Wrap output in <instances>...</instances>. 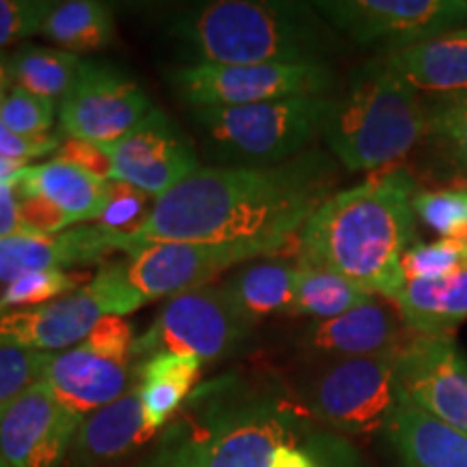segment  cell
<instances>
[{
    "label": "cell",
    "mask_w": 467,
    "mask_h": 467,
    "mask_svg": "<svg viewBox=\"0 0 467 467\" xmlns=\"http://www.w3.org/2000/svg\"><path fill=\"white\" fill-rule=\"evenodd\" d=\"M334 184V161L318 150L279 165L200 167L156 200L121 251L132 255L159 243H258L277 254L296 244Z\"/></svg>",
    "instance_id": "cell-1"
},
{
    "label": "cell",
    "mask_w": 467,
    "mask_h": 467,
    "mask_svg": "<svg viewBox=\"0 0 467 467\" xmlns=\"http://www.w3.org/2000/svg\"><path fill=\"white\" fill-rule=\"evenodd\" d=\"M418 182L402 167L337 191L296 238V260L323 266L370 296L392 301L405 288L402 255L416 243Z\"/></svg>",
    "instance_id": "cell-2"
},
{
    "label": "cell",
    "mask_w": 467,
    "mask_h": 467,
    "mask_svg": "<svg viewBox=\"0 0 467 467\" xmlns=\"http://www.w3.org/2000/svg\"><path fill=\"white\" fill-rule=\"evenodd\" d=\"M182 409L148 467H271L279 443L301 440L295 405L244 379L210 381Z\"/></svg>",
    "instance_id": "cell-3"
},
{
    "label": "cell",
    "mask_w": 467,
    "mask_h": 467,
    "mask_svg": "<svg viewBox=\"0 0 467 467\" xmlns=\"http://www.w3.org/2000/svg\"><path fill=\"white\" fill-rule=\"evenodd\" d=\"M312 5L214 0L186 9L169 26L191 66L320 63L329 50Z\"/></svg>",
    "instance_id": "cell-4"
},
{
    "label": "cell",
    "mask_w": 467,
    "mask_h": 467,
    "mask_svg": "<svg viewBox=\"0 0 467 467\" xmlns=\"http://www.w3.org/2000/svg\"><path fill=\"white\" fill-rule=\"evenodd\" d=\"M429 132V100L381 57L350 74L329 98L323 139L347 171H385L407 159Z\"/></svg>",
    "instance_id": "cell-5"
},
{
    "label": "cell",
    "mask_w": 467,
    "mask_h": 467,
    "mask_svg": "<svg viewBox=\"0 0 467 467\" xmlns=\"http://www.w3.org/2000/svg\"><path fill=\"white\" fill-rule=\"evenodd\" d=\"M258 243H159L110 262L87 284L109 317H128L148 301L200 288L227 268L273 255Z\"/></svg>",
    "instance_id": "cell-6"
},
{
    "label": "cell",
    "mask_w": 467,
    "mask_h": 467,
    "mask_svg": "<svg viewBox=\"0 0 467 467\" xmlns=\"http://www.w3.org/2000/svg\"><path fill=\"white\" fill-rule=\"evenodd\" d=\"M329 96L284 98L244 107L192 109L203 143L234 167H266L306 154L323 132Z\"/></svg>",
    "instance_id": "cell-7"
},
{
    "label": "cell",
    "mask_w": 467,
    "mask_h": 467,
    "mask_svg": "<svg viewBox=\"0 0 467 467\" xmlns=\"http://www.w3.org/2000/svg\"><path fill=\"white\" fill-rule=\"evenodd\" d=\"M399 353L320 364L306 389L312 416L336 435H385L405 402Z\"/></svg>",
    "instance_id": "cell-8"
},
{
    "label": "cell",
    "mask_w": 467,
    "mask_h": 467,
    "mask_svg": "<svg viewBox=\"0 0 467 467\" xmlns=\"http://www.w3.org/2000/svg\"><path fill=\"white\" fill-rule=\"evenodd\" d=\"M254 336V323L238 309L223 285H200L167 299L143 336L134 340V358L180 353L206 361L236 355Z\"/></svg>",
    "instance_id": "cell-9"
},
{
    "label": "cell",
    "mask_w": 467,
    "mask_h": 467,
    "mask_svg": "<svg viewBox=\"0 0 467 467\" xmlns=\"http://www.w3.org/2000/svg\"><path fill=\"white\" fill-rule=\"evenodd\" d=\"M175 96L191 109L244 107L284 98L327 96L336 78L325 63L182 66L167 74Z\"/></svg>",
    "instance_id": "cell-10"
},
{
    "label": "cell",
    "mask_w": 467,
    "mask_h": 467,
    "mask_svg": "<svg viewBox=\"0 0 467 467\" xmlns=\"http://www.w3.org/2000/svg\"><path fill=\"white\" fill-rule=\"evenodd\" d=\"M314 9L358 46L383 55L463 28L465 0H325Z\"/></svg>",
    "instance_id": "cell-11"
},
{
    "label": "cell",
    "mask_w": 467,
    "mask_h": 467,
    "mask_svg": "<svg viewBox=\"0 0 467 467\" xmlns=\"http://www.w3.org/2000/svg\"><path fill=\"white\" fill-rule=\"evenodd\" d=\"M151 109L148 93L119 69L83 61L78 78L58 107V121L67 137L110 145L130 132Z\"/></svg>",
    "instance_id": "cell-12"
},
{
    "label": "cell",
    "mask_w": 467,
    "mask_h": 467,
    "mask_svg": "<svg viewBox=\"0 0 467 467\" xmlns=\"http://www.w3.org/2000/svg\"><path fill=\"white\" fill-rule=\"evenodd\" d=\"M102 148L113 165V180L137 186L154 200L200 169L195 145L165 110L156 107L119 141Z\"/></svg>",
    "instance_id": "cell-13"
},
{
    "label": "cell",
    "mask_w": 467,
    "mask_h": 467,
    "mask_svg": "<svg viewBox=\"0 0 467 467\" xmlns=\"http://www.w3.org/2000/svg\"><path fill=\"white\" fill-rule=\"evenodd\" d=\"M80 424L39 379L0 411V461L9 467H61Z\"/></svg>",
    "instance_id": "cell-14"
},
{
    "label": "cell",
    "mask_w": 467,
    "mask_h": 467,
    "mask_svg": "<svg viewBox=\"0 0 467 467\" xmlns=\"http://www.w3.org/2000/svg\"><path fill=\"white\" fill-rule=\"evenodd\" d=\"M399 379L411 405L467 433V358L452 337L413 334L399 353Z\"/></svg>",
    "instance_id": "cell-15"
},
{
    "label": "cell",
    "mask_w": 467,
    "mask_h": 467,
    "mask_svg": "<svg viewBox=\"0 0 467 467\" xmlns=\"http://www.w3.org/2000/svg\"><path fill=\"white\" fill-rule=\"evenodd\" d=\"M413 331L402 320L399 307L383 296H370L350 312L314 323L301 336L309 358L325 361L394 355L405 347Z\"/></svg>",
    "instance_id": "cell-16"
},
{
    "label": "cell",
    "mask_w": 467,
    "mask_h": 467,
    "mask_svg": "<svg viewBox=\"0 0 467 467\" xmlns=\"http://www.w3.org/2000/svg\"><path fill=\"white\" fill-rule=\"evenodd\" d=\"M139 366L109 358L85 342L52 355L42 379L67 411L85 420L137 385Z\"/></svg>",
    "instance_id": "cell-17"
},
{
    "label": "cell",
    "mask_w": 467,
    "mask_h": 467,
    "mask_svg": "<svg viewBox=\"0 0 467 467\" xmlns=\"http://www.w3.org/2000/svg\"><path fill=\"white\" fill-rule=\"evenodd\" d=\"M102 317L107 309L85 285L44 306L0 312V347L63 353L83 342Z\"/></svg>",
    "instance_id": "cell-18"
},
{
    "label": "cell",
    "mask_w": 467,
    "mask_h": 467,
    "mask_svg": "<svg viewBox=\"0 0 467 467\" xmlns=\"http://www.w3.org/2000/svg\"><path fill=\"white\" fill-rule=\"evenodd\" d=\"M113 251H121V238L102 225H80L57 236H7L0 238V284L50 268L85 266L102 262Z\"/></svg>",
    "instance_id": "cell-19"
},
{
    "label": "cell",
    "mask_w": 467,
    "mask_h": 467,
    "mask_svg": "<svg viewBox=\"0 0 467 467\" xmlns=\"http://www.w3.org/2000/svg\"><path fill=\"white\" fill-rule=\"evenodd\" d=\"M156 433L143 416L141 394L134 385L124 396L89 413L74 437L69 461L74 467H102L148 443Z\"/></svg>",
    "instance_id": "cell-20"
},
{
    "label": "cell",
    "mask_w": 467,
    "mask_h": 467,
    "mask_svg": "<svg viewBox=\"0 0 467 467\" xmlns=\"http://www.w3.org/2000/svg\"><path fill=\"white\" fill-rule=\"evenodd\" d=\"M110 180H102L85 169L52 159L44 165H26L16 171L20 195L44 197L63 210L72 225L100 221L107 208Z\"/></svg>",
    "instance_id": "cell-21"
},
{
    "label": "cell",
    "mask_w": 467,
    "mask_h": 467,
    "mask_svg": "<svg viewBox=\"0 0 467 467\" xmlns=\"http://www.w3.org/2000/svg\"><path fill=\"white\" fill-rule=\"evenodd\" d=\"M400 467H467V433L405 399L385 431Z\"/></svg>",
    "instance_id": "cell-22"
},
{
    "label": "cell",
    "mask_w": 467,
    "mask_h": 467,
    "mask_svg": "<svg viewBox=\"0 0 467 467\" xmlns=\"http://www.w3.org/2000/svg\"><path fill=\"white\" fill-rule=\"evenodd\" d=\"M381 58L420 93L467 91V26Z\"/></svg>",
    "instance_id": "cell-23"
},
{
    "label": "cell",
    "mask_w": 467,
    "mask_h": 467,
    "mask_svg": "<svg viewBox=\"0 0 467 467\" xmlns=\"http://www.w3.org/2000/svg\"><path fill=\"white\" fill-rule=\"evenodd\" d=\"M394 306L413 334L452 337L467 320V266L435 279H407Z\"/></svg>",
    "instance_id": "cell-24"
},
{
    "label": "cell",
    "mask_w": 467,
    "mask_h": 467,
    "mask_svg": "<svg viewBox=\"0 0 467 467\" xmlns=\"http://www.w3.org/2000/svg\"><path fill=\"white\" fill-rule=\"evenodd\" d=\"M202 361L191 355L154 353L139 364L137 388L150 431L159 433L182 411L202 377Z\"/></svg>",
    "instance_id": "cell-25"
},
{
    "label": "cell",
    "mask_w": 467,
    "mask_h": 467,
    "mask_svg": "<svg viewBox=\"0 0 467 467\" xmlns=\"http://www.w3.org/2000/svg\"><path fill=\"white\" fill-rule=\"evenodd\" d=\"M223 288L254 325L275 314H290L296 295V262L251 260L232 273Z\"/></svg>",
    "instance_id": "cell-26"
},
{
    "label": "cell",
    "mask_w": 467,
    "mask_h": 467,
    "mask_svg": "<svg viewBox=\"0 0 467 467\" xmlns=\"http://www.w3.org/2000/svg\"><path fill=\"white\" fill-rule=\"evenodd\" d=\"M113 11L96 0H66L52 5L46 16L42 35L61 46V50L93 52L110 44L113 39Z\"/></svg>",
    "instance_id": "cell-27"
},
{
    "label": "cell",
    "mask_w": 467,
    "mask_h": 467,
    "mask_svg": "<svg viewBox=\"0 0 467 467\" xmlns=\"http://www.w3.org/2000/svg\"><path fill=\"white\" fill-rule=\"evenodd\" d=\"M11 83L33 96L55 102L66 98L78 78L83 58L61 48H42V46H22L9 58Z\"/></svg>",
    "instance_id": "cell-28"
},
{
    "label": "cell",
    "mask_w": 467,
    "mask_h": 467,
    "mask_svg": "<svg viewBox=\"0 0 467 467\" xmlns=\"http://www.w3.org/2000/svg\"><path fill=\"white\" fill-rule=\"evenodd\" d=\"M368 299L370 295L337 273L296 260V295L290 309L292 317H307L320 323L342 317Z\"/></svg>",
    "instance_id": "cell-29"
},
{
    "label": "cell",
    "mask_w": 467,
    "mask_h": 467,
    "mask_svg": "<svg viewBox=\"0 0 467 467\" xmlns=\"http://www.w3.org/2000/svg\"><path fill=\"white\" fill-rule=\"evenodd\" d=\"M424 141L433 145L448 165L467 173V91L435 96L429 102V132Z\"/></svg>",
    "instance_id": "cell-30"
},
{
    "label": "cell",
    "mask_w": 467,
    "mask_h": 467,
    "mask_svg": "<svg viewBox=\"0 0 467 467\" xmlns=\"http://www.w3.org/2000/svg\"><path fill=\"white\" fill-rule=\"evenodd\" d=\"M80 282H85L83 275L63 271V268L28 273L0 290V312L44 306V303L63 299V296L80 290Z\"/></svg>",
    "instance_id": "cell-31"
},
{
    "label": "cell",
    "mask_w": 467,
    "mask_h": 467,
    "mask_svg": "<svg viewBox=\"0 0 467 467\" xmlns=\"http://www.w3.org/2000/svg\"><path fill=\"white\" fill-rule=\"evenodd\" d=\"M416 219L441 238L463 241L467 236V191H420L413 200Z\"/></svg>",
    "instance_id": "cell-32"
},
{
    "label": "cell",
    "mask_w": 467,
    "mask_h": 467,
    "mask_svg": "<svg viewBox=\"0 0 467 467\" xmlns=\"http://www.w3.org/2000/svg\"><path fill=\"white\" fill-rule=\"evenodd\" d=\"M154 197H150L148 192L137 189V186L110 180L107 189V208H104L98 225L113 232L124 243V238L132 236L148 221L151 210H154Z\"/></svg>",
    "instance_id": "cell-33"
},
{
    "label": "cell",
    "mask_w": 467,
    "mask_h": 467,
    "mask_svg": "<svg viewBox=\"0 0 467 467\" xmlns=\"http://www.w3.org/2000/svg\"><path fill=\"white\" fill-rule=\"evenodd\" d=\"M467 266V244L454 238L435 243H413L402 255L405 279H435Z\"/></svg>",
    "instance_id": "cell-34"
},
{
    "label": "cell",
    "mask_w": 467,
    "mask_h": 467,
    "mask_svg": "<svg viewBox=\"0 0 467 467\" xmlns=\"http://www.w3.org/2000/svg\"><path fill=\"white\" fill-rule=\"evenodd\" d=\"M55 115V102L33 96L20 87H11L7 98L0 104V124L26 137L50 134Z\"/></svg>",
    "instance_id": "cell-35"
},
{
    "label": "cell",
    "mask_w": 467,
    "mask_h": 467,
    "mask_svg": "<svg viewBox=\"0 0 467 467\" xmlns=\"http://www.w3.org/2000/svg\"><path fill=\"white\" fill-rule=\"evenodd\" d=\"M55 353H39L20 347H0V411L39 381Z\"/></svg>",
    "instance_id": "cell-36"
},
{
    "label": "cell",
    "mask_w": 467,
    "mask_h": 467,
    "mask_svg": "<svg viewBox=\"0 0 467 467\" xmlns=\"http://www.w3.org/2000/svg\"><path fill=\"white\" fill-rule=\"evenodd\" d=\"M52 5L48 0H0V48L42 33Z\"/></svg>",
    "instance_id": "cell-37"
},
{
    "label": "cell",
    "mask_w": 467,
    "mask_h": 467,
    "mask_svg": "<svg viewBox=\"0 0 467 467\" xmlns=\"http://www.w3.org/2000/svg\"><path fill=\"white\" fill-rule=\"evenodd\" d=\"M134 337L132 327L124 317H102L93 325V329L87 334L85 344L87 347L100 350V353L109 355V358L117 359H134Z\"/></svg>",
    "instance_id": "cell-38"
},
{
    "label": "cell",
    "mask_w": 467,
    "mask_h": 467,
    "mask_svg": "<svg viewBox=\"0 0 467 467\" xmlns=\"http://www.w3.org/2000/svg\"><path fill=\"white\" fill-rule=\"evenodd\" d=\"M61 134H42V137H26L17 134L0 124V156L17 165H28V161L44 159L48 154H57L61 148Z\"/></svg>",
    "instance_id": "cell-39"
},
{
    "label": "cell",
    "mask_w": 467,
    "mask_h": 467,
    "mask_svg": "<svg viewBox=\"0 0 467 467\" xmlns=\"http://www.w3.org/2000/svg\"><path fill=\"white\" fill-rule=\"evenodd\" d=\"M20 217L28 230L42 234V236H57V234L67 232L72 227V221L61 208L44 200V197L35 195H20Z\"/></svg>",
    "instance_id": "cell-40"
},
{
    "label": "cell",
    "mask_w": 467,
    "mask_h": 467,
    "mask_svg": "<svg viewBox=\"0 0 467 467\" xmlns=\"http://www.w3.org/2000/svg\"><path fill=\"white\" fill-rule=\"evenodd\" d=\"M303 443L318 461V467H368L361 454L336 433H307Z\"/></svg>",
    "instance_id": "cell-41"
},
{
    "label": "cell",
    "mask_w": 467,
    "mask_h": 467,
    "mask_svg": "<svg viewBox=\"0 0 467 467\" xmlns=\"http://www.w3.org/2000/svg\"><path fill=\"white\" fill-rule=\"evenodd\" d=\"M55 159L85 169V171L98 175L102 180H113V165H110L109 154L104 151L102 145L67 137L61 143V148L57 150Z\"/></svg>",
    "instance_id": "cell-42"
},
{
    "label": "cell",
    "mask_w": 467,
    "mask_h": 467,
    "mask_svg": "<svg viewBox=\"0 0 467 467\" xmlns=\"http://www.w3.org/2000/svg\"><path fill=\"white\" fill-rule=\"evenodd\" d=\"M35 234L25 225L20 217V195H17L16 173L0 180V238L28 236ZM42 236V234H39Z\"/></svg>",
    "instance_id": "cell-43"
},
{
    "label": "cell",
    "mask_w": 467,
    "mask_h": 467,
    "mask_svg": "<svg viewBox=\"0 0 467 467\" xmlns=\"http://www.w3.org/2000/svg\"><path fill=\"white\" fill-rule=\"evenodd\" d=\"M271 467H318V461L307 451L301 437V440L279 443L273 452Z\"/></svg>",
    "instance_id": "cell-44"
},
{
    "label": "cell",
    "mask_w": 467,
    "mask_h": 467,
    "mask_svg": "<svg viewBox=\"0 0 467 467\" xmlns=\"http://www.w3.org/2000/svg\"><path fill=\"white\" fill-rule=\"evenodd\" d=\"M9 58L5 52H0V104H3L5 98L9 93V85H11V66Z\"/></svg>",
    "instance_id": "cell-45"
},
{
    "label": "cell",
    "mask_w": 467,
    "mask_h": 467,
    "mask_svg": "<svg viewBox=\"0 0 467 467\" xmlns=\"http://www.w3.org/2000/svg\"><path fill=\"white\" fill-rule=\"evenodd\" d=\"M22 167H25V165H17V162H11V161L3 159V156H0V180L9 178L11 173H16L17 169H22Z\"/></svg>",
    "instance_id": "cell-46"
},
{
    "label": "cell",
    "mask_w": 467,
    "mask_h": 467,
    "mask_svg": "<svg viewBox=\"0 0 467 467\" xmlns=\"http://www.w3.org/2000/svg\"><path fill=\"white\" fill-rule=\"evenodd\" d=\"M0 467H9L7 463H3V461H0Z\"/></svg>",
    "instance_id": "cell-47"
},
{
    "label": "cell",
    "mask_w": 467,
    "mask_h": 467,
    "mask_svg": "<svg viewBox=\"0 0 467 467\" xmlns=\"http://www.w3.org/2000/svg\"><path fill=\"white\" fill-rule=\"evenodd\" d=\"M465 238H467V236H465Z\"/></svg>",
    "instance_id": "cell-48"
}]
</instances>
